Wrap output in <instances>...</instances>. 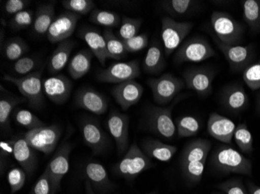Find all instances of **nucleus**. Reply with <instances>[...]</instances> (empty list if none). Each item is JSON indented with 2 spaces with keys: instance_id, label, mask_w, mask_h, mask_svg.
Here are the masks:
<instances>
[{
  "instance_id": "7c9ffc66",
  "label": "nucleus",
  "mask_w": 260,
  "mask_h": 194,
  "mask_svg": "<svg viewBox=\"0 0 260 194\" xmlns=\"http://www.w3.org/2000/svg\"><path fill=\"white\" fill-rule=\"evenodd\" d=\"M162 8L172 17H183L190 14L198 5L193 0H165L160 2Z\"/></svg>"
},
{
  "instance_id": "c85d7f7f",
  "label": "nucleus",
  "mask_w": 260,
  "mask_h": 194,
  "mask_svg": "<svg viewBox=\"0 0 260 194\" xmlns=\"http://www.w3.org/2000/svg\"><path fill=\"white\" fill-rule=\"evenodd\" d=\"M94 56L90 49H83L77 52L68 64V71L74 80H79L88 73Z\"/></svg>"
},
{
  "instance_id": "dca6fc26",
  "label": "nucleus",
  "mask_w": 260,
  "mask_h": 194,
  "mask_svg": "<svg viewBox=\"0 0 260 194\" xmlns=\"http://www.w3.org/2000/svg\"><path fill=\"white\" fill-rule=\"evenodd\" d=\"M107 128L115 140L117 151L119 154H123L128 145L129 117L113 109L108 117Z\"/></svg>"
},
{
  "instance_id": "c03bdc74",
  "label": "nucleus",
  "mask_w": 260,
  "mask_h": 194,
  "mask_svg": "<svg viewBox=\"0 0 260 194\" xmlns=\"http://www.w3.org/2000/svg\"><path fill=\"white\" fill-rule=\"evenodd\" d=\"M242 78L250 90L260 89V59L247 67L242 72Z\"/></svg>"
},
{
  "instance_id": "6e6552de",
  "label": "nucleus",
  "mask_w": 260,
  "mask_h": 194,
  "mask_svg": "<svg viewBox=\"0 0 260 194\" xmlns=\"http://www.w3.org/2000/svg\"><path fill=\"white\" fill-rule=\"evenodd\" d=\"M215 51L208 41L200 36L191 37L185 41L177 49L175 62L177 64L184 62H201L214 57Z\"/></svg>"
},
{
  "instance_id": "e433bc0d",
  "label": "nucleus",
  "mask_w": 260,
  "mask_h": 194,
  "mask_svg": "<svg viewBox=\"0 0 260 194\" xmlns=\"http://www.w3.org/2000/svg\"><path fill=\"white\" fill-rule=\"evenodd\" d=\"M177 134L179 138H188L197 135L200 131V124L197 118L193 116L180 117L175 121Z\"/></svg>"
},
{
  "instance_id": "0eeeda50",
  "label": "nucleus",
  "mask_w": 260,
  "mask_h": 194,
  "mask_svg": "<svg viewBox=\"0 0 260 194\" xmlns=\"http://www.w3.org/2000/svg\"><path fill=\"white\" fill-rule=\"evenodd\" d=\"M193 26L191 22L176 21L170 17L162 18L161 38L165 56H170L180 47Z\"/></svg>"
},
{
  "instance_id": "864d4df0",
  "label": "nucleus",
  "mask_w": 260,
  "mask_h": 194,
  "mask_svg": "<svg viewBox=\"0 0 260 194\" xmlns=\"http://www.w3.org/2000/svg\"><path fill=\"white\" fill-rule=\"evenodd\" d=\"M247 190L249 194H260V186L255 185L252 181H247Z\"/></svg>"
},
{
  "instance_id": "2eb2a0df",
  "label": "nucleus",
  "mask_w": 260,
  "mask_h": 194,
  "mask_svg": "<svg viewBox=\"0 0 260 194\" xmlns=\"http://www.w3.org/2000/svg\"><path fill=\"white\" fill-rule=\"evenodd\" d=\"M80 130L84 143L94 154L103 152L109 146V138L95 119L84 118L80 124Z\"/></svg>"
},
{
  "instance_id": "de8ad7c7",
  "label": "nucleus",
  "mask_w": 260,
  "mask_h": 194,
  "mask_svg": "<svg viewBox=\"0 0 260 194\" xmlns=\"http://www.w3.org/2000/svg\"><path fill=\"white\" fill-rule=\"evenodd\" d=\"M217 187L225 194H249L240 179H232L222 182Z\"/></svg>"
},
{
  "instance_id": "4d7b16f0",
  "label": "nucleus",
  "mask_w": 260,
  "mask_h": 194,
  "mask_svg": "<svg viewBox=\"0 0 260 194\" xmlns=\"http://www.w3.org/2000/svg\"><path fill=\"white\" fill-rule=\"evenodd\" d=\"M211 194H223V193H220V192H213V193Z\"/></svg>"
},
{
  "instance_id": "6e6d98bb",
  "label": "nucleus",
  "mask_w": 260,
  "mask_h": 194,
  "mask_svg": "<svg viewBox=\"0 0 260 194\" xmlns=\"http://www.w3.org/2000/svg\"><path fill=\"white\" fill-rule=\"evenodd\" d=\"M256 110L258 114L260 115V92L258 93L256 98Z\"/></svg>"
},
{
  "instance_id": "a211bd4d",
  "label": "nucleus",
  "mask_w": 260,
  "mask_h": 194,
  "mask_svg": "<svg viewBox=\"0 0 260 194\" xmlns=\"http://www.w3.org/2000/svg\"><path fill=\"white\" fill-rule=\"evenodd\" d=\"M72 87V83L65 75H53L43 81L44 93L55 104H63L68 100Z\"/></svg>"
},
{
  "instance_id": "f8f14e48",
  "label": "nucleus",
  "mask_w": 260,
  "mask_h": 194,
  "mask_svg": "<svg viewBox=\"0 0 260 194\" xmlns=\"http://www.w3.org/2000/svg\"><path fill=\"white\" fill-rule=\"evenodd\" d=\"M140 75V62L138 60H132L127 62H116L105 69L99 70L97 79L102 83H125L135 80Z\"/></svg>"
},
{
  "instance_id": "79ce46f5",
  "label": "nucleus",
  "mask_w": 260,
  "mask_h": 194,
  "mask_svg": "<svg viewBox=\"0 0 260 194\" xmlns=\"http://www.w3.org/2000/svg\"><path fill=\"white\" fill-rule=\"evenodd\" d=\"M14 117L17 123L27 128L28 131L46 126L43 121L29 110L17 109L14 111Z\"/></svg>"
},
{
  "instance_id": "7ed1b4c3",
  "label": "nucleus",
  "mask_w": 260,
  "mask_h": 194,
  "mask_svg": "<svg viewBox=\"0 0 260 194\" xmlns=\"http://www.w3.org/2000/svg\"><path fill=\"white\" fill-rule=\"evenodd\" d=\"M153 167V163L148 156L144 154L137 143H133L122 160L112 168L113 173L119 177L132 180Z\"/></svg>"
},
{
  "instance_id": "603ef678",
  "label": "nucleus",
  "mask_w": 260,
  "mask_h": 194,
  "mask_svg": "<svg viewBox=\"0 0 260 194\" xmlns=\"http://www.w3.org/2000/svg\"><path fill=\"white\" fill-rule=\"evenodd\" d=\"M14 144H15V139L2 141L0 142V154L2 159L14 154Z\"/></svg>"
},
{
  "instance_id": "f704fd0d",
  "label": "nucleus",
  "mask_w": 260,
  "mask_h": 194,
  "mask_svg": "<svg viewBox=\"0 0 260 194\" xmlns=\"http://www.w3.org/2000/svg\"><path fill=\"white\" fill-rule=\"evenodd\" d=\"M27 101L24 97L14 96H4L0 100V125L2 128L7 129L10 127V118L14 108L20 103Z\"/></svg>"
},
{
  "instance_id": "2f4dec72",
  "label": "nucleus",
  "mask_w": 260,
  "mask_h": 194,
  "mask_svg": "<svg viewBox=\"0 0 260 194\" xmlns=\"http://www.w3.org/2000/svg\"><path fill=\"white\" fill-rule=\"evenodd\" d=\"M243 19L252 32L260 30V0H243Z\"/></svg>"
},
{
  "instance_id": "bb28decb",
  "label": "nucleus",
  "mask_w": 260,
  "mask_h": 194,
  "mask_svg": "<svg viewBox=\"0 0 260 194\" xmlns=\"http://www.w3.org/2000/svg\"><path fill=\"white\" fill-rule=\"evenodd\" d=\"M84 173L93 189H99L101 192L112 189V184L109 180L107 170L100 163L94 162L87 163Z\"/></svg>"
},
{
  "instance_id": "393cba45",
  "label": "nucleus",
  "mask_w": 260,
  "mask_h": 194,
  "mask_svg": "<svg viewBox=\"0 0 260 194\" xmlns=\"http://www.w3.org/2000/svg\"><path fill=\"white\" fill-rule=\"evenodd\" d=\"M165 50L158 42H152L143 62V69L148 74H159L166 66Z\"/></svg>"
},
{
  "instance_id": "ddd939ff",
  "label": "nucleus",
  "mask_w": 260,
  "mask_h": 194,
  "mask_svg": "<svg viewBox=\"0 0 260 194\" xmlns=\"http://www.w3.org/2000/svg\"><path fill=\"white\" fill-rule=\"evenodd\" d=\"M72 149L73 145L70 143H62L45 169L52 181L54 194L59 190L62 179L68 173L70 169V154Z\"/></svg>"
},
{
  "instance_id": "aec40b11",
  "label": "nucleus",
  "mask_w": 260,
  "mask_h": 194,
  "mask_svg": "<svg viewBox=\"0 0 260 194\" xmlns=\"http://www.w3.org/2000/svg\"><path fill=\"white\" fill-rule=\"evenodd\" d=\"M75 104L81 109L97 115L106 113L109 107L105 96L94 89L89 87H84L77 92Z\"/></svg>"
},
{
  "instance_id": "9b49d317",
  "label": "nucleus",
  "mask_w": 260,
  "mask_h": 194,
  "mask_svg": "<svg viewBox=\"0 0 260 194\" xmlns=\"http://www.w3.org/2000/svg\"><path fill=\"white\" fill-rule=\"evenodd\" d=\"M214 77L215 71L208 66L192 67L183 72L185 87L203 97L212 93Z\"/></svg>"
},
{
  "instance_id": "72a5a7b5",
  "label": "nucleus",
  "mask_w": 260,
  "mask_h": 194,
  "mask_svg": "<svg viewBox=\"0 0 260 194\" xmlns=\"http://www.w3.org/2000/svg\"><path fill=\"white\" fill-rule=\"evenodd\" d=\"M108 52L112 59L120 60L126 56V48L123 41L113 33L111 29L105 28L103 32Z\"/></svg>"
},
{
  "instance_id": "1a4fd4ad",
  "label": "nucleus",
  "mask_w": 260,
  "mask_h": 194,
  "mask_svg": "<svg viewBox=\"0 0 260 194\" xmlns=\"http://www.w3.org/2000/svg\"><path fill=\"white\" fill-rule=\"evenodd\" d=\"M211 35L216 45L227 60L231 70L234 72H243L244 70L253 62L255 56V48L253 45L230 46L220 42L213 33H211Z\"/></svg>"
},
{
  "instance_id": "58836bf2",
  "label": "nucleus",
  "mask_w": 260,
  "mask_h": 194,
  "mask_svg": "<svg viewBox=\"0 0 260 194\" xmlns=\"http://www.w3.org/2000/svg\"><path fill=\"white\" fill-rule=\"evenodd\" d=\"M40 58L38 57L23 56L14 62L11 69L13 73L19 77L25 76L37 71L36 69L40 65Z\"/></svg>"
},
{
  "instance_id": "9d476101",
  "label": "nucleus",
  "mask_w": 260,
  "mask_h": 194,
  "mask_svg": "<svg viewBox=\"0 0 260 194\" xmlns=\"http://www.w3.org/2000/svg\"><path fill=\"white\" fill-rule=\"evenodd\" d=\"M61 135L60 127L52 125L30 130L26 133L23 138L34 149L49 154L56 148Z\"/></svg>"
},
{
  "instance_id": "a18cd8bd",
  "label": "nucleus",
  "mask_w": 260,
  "mask_h": 194,
  "mask_svg": "<svg viewBox=\"0 0 260 194\" xmlns=\"http://www.w3.org/2000/svg\"><path fill=\"white\" fill-rule=\"evenodd\" d=\"M35 14L30 10H25L13 16L9 21L10 28L15 30H23L33 24Z\"/></svg>"
},
{
  "instance_id": "a19ab883",
  "label": "nucleus",
  "mask_w": 260,
  "mask_h": 194,
  "mask_svg": "<svg viewBox=\"0 0 260 194\" xmlns=\"http://www.w3.org/2000/svg\"><path fill=\"white\" fill-rule=\"evenodd\" d=\"M143 20L141 19L130 18L123 17L121 22L120 27L118 31V37L125 42L138 35L139 30L141 27Z\"/></svg>"
},
{
  "instance_id": "4c0bfd02",
  "label": "nucleus",
  "mask_w": 260,
  "mask_h": 194,
  "mask_svg": "<svg viewBox=\"0 0 260 194\" xmlns=\"http://www.w3.org/2000/svg\"><path fill=\"white\" fill-rule=\"evenodd\" d=\"M233 138L242 152L251 154L253 151V138L245 123L239 124L236 127Z\"/></svg>"
},
{
  "instance_id": "4be33fe9",
  "label": "nucleus",
  "mask_w": 260,
  "mask_h": 194,
  "mask_svg": "<svg viewBox=\"0 0 260 194\" xmlns=\"http://www.w3.org/2000/svg\"><path fill=\"white\" fill-rule=\"evenodd\" d=\"M78 33L79 37L88 45L89 49L98 58L99 62L102 65H105L106 60L111 58V56L108 52L107 45L103 34L90 27H82Z\"/></svg>"
},
{
  "instance_id": "f3484780",
  "label": "nucleus",
  "mask_w": 260,
  "mask_h": 194,
  "mask_svg": "<svg viewBox=\"0 0 260 194\" xmlns=\"http://www.w3.org/2000/svg\"><path fill=\"white\" fill-rule=\"evenodd\" d=\"M220 99L223 107L235 114L242 113L249 106V96L242 85L239 83H233L223 87Z\"/></svg>"
},
{
  "instance_id": "412c9836",
  "label": "nucleus",
  "mask_w": 260,
  "mask_h": 194,
  "mask_svg": "<svg viewBox=\"0 0 260 194\" xmlns=\"http://www.w3.org/2000/svg\"><path fill=\"white\" fill-rule=\"evenodd\" d=\"M236 127L232 120L217 113H210L207 121L209 135L226 144H232Z\"/></svg>"
},
{
  "instance_id": "3c124183",
  "label": "nucleus",
  "mask_w": 260,
  "mask_h": 194,
  "mask_svg": "<svg viewBox=\"0 0 260 194\" xmlns=\"http://www.w3.org/2000/svg\"><path fill=\"white\" fill-rule=\"evenodd\" d=\"M31 2L28 0H8L5 3L4 10L10 15L14 16L20 12L27 10Z\"/></svg>"
},
{
  "instance_id": "423d86ee",
  "label": "nucleus",
  "mask_w": 260,
  "mask_h": 194,
  "mask_svg": "<svg viewBox=\"0 0 260 194\" xmlns=\"http://www.w3.org/2000/svg\"><path fill=\"white\" fill-rule=\"evenodd\" d=\"M147 83L151 90L153 100L162 106L172 103L185 87L182 80L170 73L150 79Z\"/></svg>"
},
{
  "instance_id": "473e14b6",
  "label": "nucleus",
  "mask_w": 260,
  "mask_h": 194,
  "mask_svg": "<svg viewBox=\"0 0 260 194\" xmlns=\"http://www.w3.org/2000/svg\"><path fill=\"white\" fill-rule=\"evenodd\" d=\"M90 21L98 25L103 26L108 29L115 28L120 27V16L115 12L110 10H102V9H94L90 13Z\"/></svg>"
},
{
  "instance_id": "39448f33",
  "label": "nucleus",
  "mask_w": 260,
  "mask_h": 194,
  "mask_svg": "<svg viewBox=\"0 0 260 194\" xmlns=\"http://www.w3.org/2000/svg\"><path fill=\"white\" fill-rule=\"evenodd\" d=\"M42 74V70L40 68L33 73L23 77H15L5 74L3 80L15 85L23 97L27 100L32 108L40 109L44 103Z\"/></svg>"
},
{
  "instance_id": "37998d69",
  "label": "nucleus",
  "mask_w": 260,
  "mask_h": 194,
  "mask_svg": "<svg viewBox=\"0 0 260 194\" xmlns=\"http://www.w3.org/2000/svg\"><path fill=\"white\" fill-rule=\"evenodd\" d=\"M62 4L67 11L79 15H86L95 9V4L91 0H63Z\"/></svg>"
},
{
  "instance_id": "20e7f679",
  "label": "nucleus",
  "mask_w": 260,
  "mask_h": 194,
  "mask_svg": "<svg viewBox=\"0 0 260 194\" xmlns=\"http://www.w3.org/2000/svg\"><path fill=\"white\" fill-rule=\"evenodd\" d=\"M210 23L216 37L224 45H239L243 40L245 27L225 12H213Z\"/></svg>"
},
{
  "instance_id": "b1692460",
  "label": "nucleus",
  "mask_w": 260,
  "mask_h": 194,
  "mask_svg": "<svg viewBox=\"0 0 260 194\" xmlns=\"http://www.w3.org/2000/svg\"><path fill=\"white\" fill-rule=\"evenodd\" d=\"M14 159L27 175H31L37 166V157L35 149L29 145L24 138L15 139Z\"/></svg>"
},
{
  "instance_id": "a878e982",
  "label": "nucleus",
  "mask_w": 260,
  "mask_h": 194,
  "mask_svg": "<svg viewBox=\"0 0 260 194\" xmlns=\"http://www.w3.org/2000/svg\"><path fill=\"white\" fill-rule=\"evenodd\" d=\"M74 45L75 43L70 39L58 44L47 65L49 73L55 75L65 68L66 65L69 64L70 54L74 49Z\"/></svg>"
},
{
  "instance_id": "cd10ccee",
  "label": "nucleus",
  "mask_w": 260,
  "mask_h": 194,
  "mask_svg": "<svg viewBox=\"0 0 260 194\" xmlns=\"http://www.w3.org/2000/svg\"><path fill=\"white\" fill-rule=\"evenodd\" d=\"M210 148L211 143L208 140L199 138L190 141L182 150L180 164L207 160Z\"/></svg>"
},
{
  "instance_id": "5701e85b",
  "label": "nucleus",
  "mask_w": 260,
  "mask_h": 194,
  "mask_svg": "<svg viewBox=\"0 0 260 194\" xmlns=\"http://www.w3.org/2000/svg\"><path fill=\"white\" fill-rule=\"evenodd\" d=\"M141 149L150 159L166 163L172 160L178 148L174 145L165 144L159 140L146 138L142 142Z\"/></svg>"
},
{
  "instance_id": "8fccbe9b",
  "label": "nucleus",
  "mask_w": 260,
  "mask_h": 194,
  "mask_svg": "<svg viewBox=\"0 0 260 194\" xmlns=\"http://www.w3.org/2000/svg\"><path fill=\"white\" fill-rule=\"evenodd\" d=\"M128 53H135L143 50L148 45V37L145 33L137 35L133 38L124 42Z\"/></svg>"
},
{
  "instance_id": "13d9d810",
  "label": "nucleus",
  "mask_w": 260,
  "mask_h": 194,
  "mask_svg": "<svg viewBox=\"0 0 260 194\" xmlns=\"http://www.w3.org/2000/svg\"><path fill=\"white\" fill-rule=\"evenodd\" d=\"M147 194H157V193H156V192H150V193H147Z\"/></svg>"
},
{
  "instance_id": "4468645a",
  "label": "nucleus",
  "mask_w": 260,
  "mask_h": 194,
  "mask_svg": "<svg viewBox=\"0 0 260 194\" xmlns=\"http://www.w3.org/2000/svg\"><path fill=\"white\" fill-rule=\"evenodd\" d=\"M80 18V15L70 11L57 16L46 34L49 42L55 44L68 40L75 31Z\"/></svg>"
},
{
  "instance_id": "6ab92c4d",
  "label": "nucleus",
  "mask_w": 260,
  "mask_h": 194,
  "mask_svg": "<svg viewBox=\"0 0 260 194\" xmlns=\"http://www.w3.org/2000/svg\"><path fill=\"white\" fill-rule=\"evenodd\" d=\"M144 94V87L135 80L117 84L112 90L115 101L124 111L139 103Z\"/></svg>"
},
{
  "instance_id": "c756f323",
  "label": "nucleus",
  "mask_w": 260,
  "mask_h": 194,
  "mask_svg": "<svg viewBox=\"0 0 260 194\" xmlns=\"http://www.w3.org/2000/svg\"><path fill=\"white\" fill-rule=\"evenodd\" d=\"M55 19V11L53 4L41 5L35 14L34 32L38 35H46Z\"/></svg>"
},
{
  "instance_id": "f03ea898",
  "label": "nucleus",
  "mask_w": 260,
  "mask_h": 194,
  "mask_svg": "<svg viewBox=\"0 0 260 194\" xmlns=\"http://www.w3.org/2000/svg\"><path fill=\"white\" fill-rule=\"evenodd\" d=\"M186 96L185 94L179 95L166 107H149L146 113V123L148 129L153 134L165 139L171 140L175 138L177 131L176 126L172 119V110Z\"/></svg>"
},
{
  "instance_id": "ea45409f",
  "label": "nucleus",
  "mask_w": 260,
  "mask_h": 194,
  "mask_svg": "<svg viewBox=\"0 0 260 194\" xmlns=\"http://www.w3.org/2000/svg\"><path fill=\"white\" fill-rule=\"evenodd\" d=\"M206 161L207 160L180 164L181 170L184 178L191 183H200L204 175Z\"/></svg>"
},
{
  "instance_id": "c9c22d12",
  "label": "nucleus",
  "mask_w": 260,
  "mask_h": 194,
  "mask_svg": "<svg viewBox=\"0 0 260 194\" xmlns=\"http://www.w3.org/2000/svg\"><path fill=\"white\" fill-rule=\"evenodd\" d=\"M27 44L20 37H13L4 45V55L7 60L16 62L28 52Z\"/></svg>"
},
{
  "instance_id": "f257e3e1",
  "label": "nucleus",
  "mask_w": 260,
  "mask_h": 194,
  "mask_svg": "<svg viewBox=\"0 0 260 194\" xmlns=\"http://www.w3.org/2000/svg\"><path fill=\"white\" fill-rule=\"evenodd\" d=\"M210 163L224 174L235 173L252 176V162L229 144L219 145L212 153Z\"/></svg>"
},
{
  "instance_id": "5fc2aeb1",
  "label": "nucleus",
  "mask_w": 260,
  "mask_h": 194,
  "mask_svg": "<svg viewBox=\"0 0 260 194\" xmlns=\"http://www.w3.org/2000/svg\"><path fill=\"white\" fill-rule=\"evenodd\" d=\"M85 191L86 194H97L94 192L93 186L88 180H86L85 182Z\"/></svg>"
},
{
  "instance_id": "09e8293b",
  "label": "nucleus",
  "mask_w": 260,
  "mask_h": 194,
  "mask_svg": "<svg viewBox=\"0 0 260 194\" xmlns=\"http://www.w3.org/2000/svg\"><path fill=\"white\" fill-rule=\"evenodd\" d=\"M30 194H54L52 181L45 170L32 188Z\"/></svg>"
},
{
  "instance_id": "49530a36",
  "label": "nucleus",
  "mask_w": 260,
  "mask_h": 194,
  "mask_svg": "<svg viewBox=\"0 0 260 194\" xmlns=\"http://www.w3.org/2000/svg\"><path fill=\"white\" fill-rule=\"evenodd\" d=\"M26 175L27 173L22 168H14L10 169L7 176L9 185H10V193L14 194L18 192L25 184Z\"/></svg>"
}]
</instances>
